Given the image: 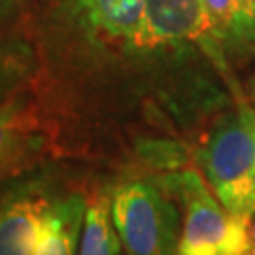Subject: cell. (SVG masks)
<instances>
[{
    "instance_id": "cell-1",
    "label": "cell",
    "mask_w": 255,
    "mask_h": 255,
    "mask_svg": "<svg viewBox=\"0 0 255 255\" xmlns=\"http://www.w3.org/2000/svg\"><path fill=\"white\" fill-rule=\"evenodd\" d=\"M157 185L183 210L176 255H250V219L223 208L202 174L176 170L164 174Z\"/></svg>"
},
{
    "instance_id": "cell-2",
    "label": "cell",
    "mask_w": 255,
    "mask_h": 255,
    "mask_svg": "<svg viewBox=\"0 0 255 255\" xmlns=\"http://www.w3.org/2000/svg\"><path fill=\"white\" fill-rule=\"evenodd\" d=\"M197 161L223 208L238 218L252 219L255 214V146L238 110L216 118L197 151Z\"/></svg>"
},
{
    "instance_id": "cell-3",
    "label": "cell",
    "mask_w": 255,
    "mask_h": 255,
    "mask_svg": "<svg viewBox=\"0 0 255 255\" xmlns=\"http://www.w3.org/2000/svg\"><path fill=\"white\" fill-rule=\"evenodd\" d=\"M110 210L127 255H176L182 214L178 202L157 183H123L112 195Z\"/></svg>"
},
{
    "instance_id": "cell-4",
    "label": "cell",
    "mask_w": 255,
    "mask_h": 255,
    "mask_svg": "<svg viewBox=\"0 0 255 255\" xmlns=\"http://www.w3.org/2000/svg\"><path fill=\"white\" fill-rule=\"evenodd\" d=\"M183 44L199 46L219 72L229 78V61L202 0H146L134 47L147 51Z\"/></svg>"
},
{
    "instance_id": "cell-5",
    "label": "cell",
    "mask_w": 255,
    "mask_h": 255,
    "mask_svg": "<svg viewBox=\"0 0 255 255\" xmlns=\"http://www.w3.org/2000/svg\"><path fill=\"white\" fill-rule=\"evenodd\" d=\"M64 193L47 178L0 189V255H32Z\"/></svg>"
},
{
    "instance_id": "cell-6",
    "label": "cell",
    "mask_w": 255,
    "mask_h": 255,
    "mask_svg": "<svg viewBox=\"0 0 255 255\" xmlns=\"http://www.w3.org/2000/svg\"><path fill=\"white\" fill-rule=\"evenodd\" d=\"M49 146V123L28 93L0 106V180L21 172Z\"/></svg>"
},
{
    "instance_id": "cell-7",
    "label": "cell",
    "mask_w": 255,
    "mask_h": 255,
    "mask_svg": "<svg viewBox=\"0 0 255 255\" xmlns=\"http://www.w3.org/2000/svg\"><path fill=\"white\" fill-rule=\"evenodd\" d=\"M202 2L229 63L255 57V0Z\"/></svg>"
},
{
    "instance_id": "cell-8",
    "label": "cell",
    "mask_w": 255,
    "mask_h": 255,
    "mask_svg": "<svg viewBox=\"0 0 255 255\" xmlns=\"http://www.w3.org/2000/svg\"><path fill=\"white\" fill-rule=\"evenodd\" d=\"M146 0H74L85 27L97 36L134 47Z\"/></svg>"
},
{
    "instance_id": "cell-9",
    "label": "cell",
    "mask_w": 255,
    "mask_h": 255,
    "mask_svg": "<svg viewBox=\"0 0 255 255\" xmlns=\"http://www.w3.org/2000/svg\"><path fill=\"white\" fill-rule=\"evenodd\" d=\"M87 199L82 193H66L57 204L44 237L32 255H78Z\"/></svg>"
},
{
    "instance_id": "cell-10",
    "label": "cell",
    "mask_w": 255,
    "mask_h": 255,
    "mask_svg": "<svg viewBox=\"0 0 255 255\" xmlns=\"http://www.w3.org/2000/svg\"><path fill=\"white\" fill-rule=\"evenodd\" d=\"M119 250L121 242L112 221L110 199L101 195L97 201H87L78 255H119Z\"/></svg>"
},
{
    "instance_id": "cell-11",
    "label": "cell",
    "mask_w": 255,
    "mask_h": 255,
    "mask_svg": "<svg viewBox=\"0 0 255 255\" xmlns=\"http://www.w3.org/2000/svg\"><path fill=\"white\" fill-rule=\"evenodd\" d=\"M36 68V55L27 42L19 38L0 40V106L30 80Z\"/></svg>"
},
{
    "instance_id": "cell-12",
    "label": "cell",
    "mask_w": 255,
    "mask_h": 255,
    "mask_svg": "<svg viewBox=\"0 0 255 255\" xmlns=\"http://www.w3.org/2000/svg\"><path fill=\"white\" fill-rule=\"evenodd\" d=\"M237 101V110H238V116L242 119V123L246 125V128L250 130V134L254 138V146H255V108L246 101V95L240 93L235 97Z\"/></svg>"
},
{
    "instance_id": "cell-13",
    "label": "cell",
    "mask_w": 255,
    "mask_h": 255,
    "mask_svg": "<svg viewBox=\"0 0 255 255\" xmlns=\"http://www.w3.org/2000/svg\"><path fill=\"white\" fill-rule=\"evenodd\" d=\"M21 0H0V27H4L15 17Z\"/></svg>"
},
{
    "instance_id": "cell-14",
    "label": "cell",
    "mask_w": 255,
    "mask_h": 255,
    "mask_svg": "<svg viewBox=\"0 0 255 255\" xmlns=\"http://www.w3.org/2000/svg\"><path fill=\"white\" fill-rule=\"evenodd\" d=\"M250 255H255V214L250 219Z\"/></svg>"
},
{
    "instance_id": "cell-15",
    "label": "cell",
    "mask_w": 255,
    "mask_h": 255,
    "mask_svg": "<svg viewBox=\"0 0 255 255\" xmlns=\"http://www.w3.org/2000/svg\"><path fill=\"white\" fill-rule=\"evenodd\" d=\"M246 95L255 102V72L250 76V80H248V85H246Z\"/></svg>"
}]
</instances>
